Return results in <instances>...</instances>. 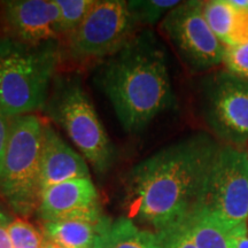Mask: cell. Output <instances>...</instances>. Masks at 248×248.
<instances>
[{
  "label": "cell",
  "mask_w": 248,
  "mask_h": 248,
  "mask_svg": "<svg viewBox=\"0 0 248 248\" xmlns=\"http://www.w3.org/2000/svg\"><path fill=\"white\" fill-rule=\"evenodd\" d=\"M109 222L107 217L91 219H64L44 223L46 240L63 248H93L99 234Z\"/></svg>",
  "instance_id": "cell-13"
},
{
  "label": "cell",
  "mask_w": 248,
  "mask_h": 248,
  "mask_svg": "<svg viewBox=\"0 0 248 248\" xmlns=\"http://www.w3.org/2000/svg\"><path fill=\"white\" fill-rule=\"evenodd\" d=\"M12 117H8L0 109V172H1L2 161H4L6 146H7L9 130H11Z\"/></svg>",
  "instance_id": "cell-23"
},
{
  "label": "cell",
  "mask_w": 248,
  "mask_h": 248,
  "mask_svg": "<svg viewBox=\"0 0 248 248\" xmlns=\"http://www.w3.org/2000/svg\"><path fill=\"white\" fill-rule=\"evenodd\" d=\"M155 233L159 238L161 248H197L183 221Z\"/></svg>",
  "instance_id": "cell-21"
},
{
  "label": "cell",
  "mask_w": 248,
  "mask_h": 248,
  "mask_svg": "<svg viewBox=\"0 0 248 248\" xmlns=\"http://www.w3.org/2000/svg\"><path fill=\"white\" fill-rule=\"evenodd\" d=\"M61 13V33L66 39L84 21L95 0H55Z\"/></svg>",
  "instance_id": "cell-18"
},
{
  "label": "cell",
  "mask_w": 248,
  "mask_h": 248,
  "mask_svg": "<svg viewBox=\"0 0 248 248\" xmlns=\"http://www.w3.org/2000/svg\"><path fill=\"white\" fill-rule=\"evenodd\" d=\"M202 113L207 125L225 144L248 142V82L222 70L207 78L202 89Z\"/></svg>",
  "instance_id": "cell-8"
},
{
  "label": "cell",
  "mask_w": 248,
  "mask_h": 248,
  "mask_svg": "<svg viewBox=\"0 0 248 248\" xmlns=\"http://www.w3.org/2000/svg\"><path fill=\"white\" fill-rule=\"evenodd\" d=\"M0 26H1V23H0Z\"/></svg>",
  "instance_id": "cell-28"
},
{
  "label": "cell",
  "mask_w": 248,
  "mask_h": 248,
  "mask_svg": "<svg viewBox=\"0 0 248 248\" xmlns=\"http://www.w3.org/2000/svg\"><path fill=\"white\" fill-rule=\"evenodd\" d=\"M37 212L45 223L76 218L97 221L104 217L91 178L74 179L46 188L40 194Z\"/></svg>",
  "instance_id": "cell-11"
},
{
  "label": "cell",
  "mask_w": 248,
  "mask_h": 248,
  "mask_svg": "<svg viewBox=\"0 0 248 248\" xmlns=\"http://www.w3.org/2000/svg\"><path fill=\"white\" fill-rule=\"evenodd\" d=\"M233 248H248V234H241L232 239Z\"/></svg>",
  "instance_id": "cell-25"
},
{
  "label": "cell",
  "mask_w": 248,
  "mask_h": 248,
  "mask_svg": "<svg viewBox=\"0 0 248 248\" xmlns=\"http://www.w3.org/2000/svg\"><path fill=\"white\" fill-rule=\"evenodd\" d=\"M43 128L44 123L33 114L11 121L0 172V195L22 215L30 214L39 203Z\"/></svg>",
  "instance_id": "cell-5"
},
{
  "label": "cell",
  "mask_w": 248,
  "mask_h": 248,
  "mask_svg": "<svg viewBox=\"0 0 248 248\" xmlns=\"http://www.w3.org/2000/svg\"><path fill=\"white\" fill-rule=\"evenodd\" d=\"M124 0H95L79 27L67 37V51L74 60H106L138 33Z\"/></svg>",
  "instance_id": "cell-7"
},
{
  "label": "cell",
  "mask_w": 248,
  "mask_h": 248,
  "mask_svg": "<svg viewBox=\"0 0 248 248\" xmlns=\"http://www.w3.org/2000/svg\"><path fill=\"white\" fill-rule=\"evenodd\" d=\"M99 86L128 132L144 130L172 105L166 52L151 31H139L99 68Z\"/></svg>",
  "instance_id": "cell-2"
},
{
  "label": "cell",
  "mask_w": 248,
  "mask_h": 248,
  "mask_svg": "<svg viewBox=\"0 0 248 248\" xmlns=\"http://www.w3.org/2000/svg\"><path fill=\"white\" fill-rule=\"evenodd\" d=\"M60 57L58 42L31 46L0 38V109L15 117L44 108Z\"/></svg>",
  "instance_id": "cell-3"
},
{
  "label": "cell",
  "mask_w": 248,
  "mask_h": 248,
  "mask_svg": "<svg viewBox=\"0 0 248 248\" xmlns=\"http://www.w3.org/2000/svg\"><path fill=\"white\" fill-rule=\"evenodd\" d=\"M0 248H13L7 226H0Z\"/></svg>",
  "instance_id": "cell-24"
},
{
  "label": "cell",
  "mask_w": 248,
  "mask_h": 248,
  "mask_svg": "<svg viewBox=\"0 0 248 248\" xmlns=\"http://www.w3.org/2000/svg\"><path fill=\"white\" fill-rule=\"evenodd\" d=\"M181 2L178 0H132L128 1V8L138 26H154Z\"/></svg>",
  "instance_id": "cell-17"
},
{
  "label": "cell",
  "mask_w": 248,
  "mask_h": 248,
  "mask_svg": "<svg viewBox=\"0 0 248 248\" xmlns=\"http://www.w3.org/2000/svg\"><path fill=\"white\" fill-rule=\"evenodd\" d=\"M79 178H91L86 160L74 151L51 125L44 124L40 154V194L51 186Z\"/></svg>",
  "instance_id": "cell-12"
},
{
  "label": "cell",
  "mask_w": 248,
  "mask_h": 248,
  "mask_svg": "<svg viewBox=\"0 0 248 248\" xmlns=\"http://www.w3.org/2000/svg\"><path fill=\"white\" fill-rule=\"evenodd\" d=\"M93 248H161L155 232L140 229L128 217L109 221Z\"/></svg>",
  "instance_id": "cell-15"
},
{
  "label": "cell",
  "mask_w": 248,
  "mask_h": 248,
  "mask_svg": "<svg viewBox=\"0 0 248 248\" xmlns=\"http://www.w3.org/2000/svg\"><path fill=\"white\" fill-rule=\"evenodd\" d=\"M0 4L5 37L31 46L61 39V13L55 0H11Z\"/></svg>",
  "instance_id": "cell-10"
},
{
  "label": "cell",
  "mask_w": 248,
  "mask_h": 248,
  "mask_svg": "<svg viewBox=\"0 0 248 248\" xmlns=\"http://www.w3.org/2000/svg\"><path fill=\"white\" fill-rule=\"evenodd\" d=\"M43 248H63L61 246H59V245L52 243V241H48V240H45L44 245H43Z\"/></svg>",
  "instance_id": "cell-27"
},
{
  "label": "cell",
  "mask_w": 248,
  "mask_h": 248,
  "mask_svg": "<svg viewBox=\"0 0 248 248\" xmlns=\"http://www.w3.org/2000/svg\"><path fill=\"white\" fill-rule=\"evenodd\" d=\"M13 248H43V234L29 222L17 218L7 225Z\"/></svg>",
  "instance_id": "cell-19"
},
{
  "label": "cell",
  "mask_w": 248,
  "mask_h": 248,
  "mask_svg": "<svg viewBox=\"0 0 248 248\" xmlns=\"http://www.w3.org/2000/svg\"><path fill=\"white\" fill-rule=\"evenodd\" d=\"M223 64L229 74L248 82V43L225 47Z\"/></svg>",
  "instance_id": "cell-20"
},
{
  "label": "cell",
  "mask_w": 248,
  "mask_h": 248,
  "mask_svg": "<svg viewBox=\"0 0 248 248\" xmlns=\"http://www.w3.org/2000/svg\"><path fill=\"white\" fill-rule=\"evenodd\" d=\"M202 13L214 35L225 47H228L234 17L233 6L228 0L203 1Z\"/></svg>",
  "instance_id": "cell-16"
},
{
  "label": "cell",
  "mask_w": 248,
  "mask_h": 248,
  "mask_svg": "<svg viewBox=\"0 0 248 248\" xmlns=\"http://www.w3.org/2000/svg\"><path fill=\"white\" fill-rule=\"evenodd\" d=\"M9 223H11L9 217L0 209V226H7Z\"/></svg>",
  "instance_id": "cell-26"
},
{
  "label": "cell",
  "mask_w": 248,
  "mask_h": 248,
  "mask_svg": "<svg viewBox=\"0 0 248 248\" xmlns=\"http://www.w3.org/2000/svg\"><path fill=\"white\" fill-rule=\"evenodd\" d=\"M197 207L216 216L233 237L247 233L248 151L221 144Z\"/></svg>",
  "instance_id": "cell-6"
},
{
  "label": "cell",
  "mask_w": 248,
  "mask_h": 248,
  "mask_svg": "<svg viewBox=\"0 0 248 248\" xmlns=\"http://www.w3.org/2000/svg\"><path fill=\"white\" fill-rule=\"evenodd\" d=\"M45 107L95 171L104 173L111 168L115 148L78 76L57 77Z\"/></svg>",
  "instance_id": "cell-4"
},
{
  "label": "cell",
  "mask_w": 248,
  "mask_h": 248,
  "mask_svg": "<svg viewBox=\"0 0 248 248\" xmlns=\"http://www.w3.org/2000/svg\"><path fill=\"white\" fill-rule=\"evenodd\" d=\"M219 145L195 133L133 166L124 178L131 215L155 232L182 222L199 203Z\"/></svg>",
  "instance_id": "cell-1"
},
{
  "label": "cell",
  "mask_w": 248,
  "mask_h": 248,
  "mask_svg": "<svg viewBox=\"0 0 248 248\" xmlns=\"http://www.w3.org/2000/svg\"><path fill=\"white\" fill-rule=\"evenodd\" d=\"M183 222L197 248H233L231 231L202 207H195Z\"/></svg>",
  "instance_id": "cell-14"
},
{
  "label": "cell",
  "mask_w": 248,
  "mask_h": 248,
  "mask_svg": "<svg viewBox=\"0 0 248 248\" xmlns=\"http://www.w3.org/2000/svg\"><path fill=\"white\" fill-rule=\"evenodd\" d=\"M233 24H232L228 47L248 43V6H245V7H235V6H233Z\"/></svg>",
  "instance_id": "cell-22"
},
{
  "label": "cell",
  "mask_w": 248,
  "mask_h": 248,
  "mask_svg": "<svg viewBox=\"0 0 248 248\" xmlns=\"http://www.w3.org/2000/svg\"><path fill=\"white\" fill-rule=\"evenodd\" d=\"M202 2H181L161 21L164 35L186 66L194 71L208 70L223 63L225 52V46L204 20Z\"/></svg>",
  "instance_id": "cell-9"
}]
</instances>
